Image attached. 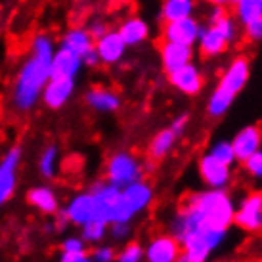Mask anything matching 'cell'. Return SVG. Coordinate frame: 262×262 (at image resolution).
<instances>
[{
    "mask_svg": "<svg viewBox=\"0 0 262 262\" xmlns=\"http://www.w3.org/2000/svg\"><path fill=\"white\" fill-rule=\"evenodd\" d=\"M233 214L235 201L226 189L191 193L170 220V233L180 243L176 262H209L228 239Z\"/></svg>",
    "mask_w": 262,
    "mask_h": 262,
    "instance_id": "6da1fadb",
    "label": "cell"
},
{
    "mask_svg": "<svg viewBox=\"0 0 262 262\" xmlns=\"http://www.w3.org/2000/svg\"><path fill=\"white\" fill-rule=\"evenodd\" d=\"M54 42L48 35H38L31 44V52L21 66L14 86V105L17 110H31L42 96L46 82L52 77Z\"/></svg>",
    "mask_w": 262,
    "mask_h": 262,
    "instance_id": "7a4b0ae2",
    "label": "cell"
},
{
    "mask_svg": "<svg viewBox=\"0 0 262 262\" xmlns=\"http://www.w3.org/2000/svg\"><path fill=\"white\" fill-rule=\"evenodd\" d=\"M153 201V188L144 180L121 188L115 201L111 222H132L138 214L146 211ZM110 222V224H111Z\"/></svg>",
    "mask_w": 262,
    "mask_h": 262,
    "instance_id": "3957f363",
    "label": "cell"
},
{
    "mask_svg": "<svg viewBox=\"0 0 262 262\" xmlns=\"http://www.w3.org/2000/svg\"><path fill=\"white\" fill-rule=\"evenodd\" d=\"M105 176H107L110 184L117 188H124L128 184L144 180V165L130 151H117L107 161Z\"/></svg>",
    "mask_w": 262,
    "mask_h": 262,
    "instance_id": "277c9868",
    "label": "cell"
},
{
    "mask_svg": "<svg viewBox=\"0 0 262 262\" xmlns=\"http://www.w3.org/2000/svg\"><path fill=\"white\" fill-rule=\"evenodd\" d=\"M249 79H251V59L245 54H239L224 67L216 86L233 98H237L239 92H243V88L247 86Z\"/></svg>",
    "mask_w": 262,
    "mask_h": 262,
    "instance_id": "5b68a950",
    "label": "cell"
},
{
    "mask_svg": "<svg viewBox=\"0 0 262 262\" xmlns=\"http://www.w3.org/2000/svg\"><path fill=\"white\" fill-rule=\"evenodd\" d=\"M233 224L249 233L262 232V191H253L235 205Z\"/></svg>",
    "mask_w": 262,
    "mask_h": 262,
    "instance_id": "8992f818",
    "label": "cell"
},
{
    "mask_svg": "<svg viewBox=\"0 0 262 262\" xmlns=\"http://www.w3.org/2000/svg\"><path fill=\"white\" fill-rule=\"evenodd\" d=\"M230 165L220 163L219 159H214L211 153L205 151L199 161H197V172L201 176V180L207 188L212 189H226L232 184L233 172Z\"/></svg>",
    "mask_w": 262,
    "mask_h": 262,
    "instance_id": "52a82bcc",
    "label": "cell"
},
{
    "mask_svg": "<svg viewBox=\"0 0 262 262\" xmlns=\"http://www.w3.org/2000/svg\"><path fill=\"white\" fill-rule=\"evenodd\" d=\"M199 29H201V21L195 15L174 19V21H165L161 25V40L184 44V46H195Z\"/></svg>",
    "mask_w": 262,
    "mask_h": 262,
    "instance_id": "ba28073f",
    "label": "cell"
},
{
    "mask_svg": "<svg viewBox=\"0 0 262 262\" xmlns=\"http://www.w3.org/2000/svg\"><path fill=\"white\" fill-rule=\"evenodd\" d=\"M167 77L170 86L184 96H197L205 86V73L195 61H189Z\"/></svg>",
    "mask_w": 262,
    "mask_h": 262,
    "instance_id": "9c48e42d",
    "label": "cell"
},
{
    "mask_svg": "<svg viewBox=\"0 0 262 262\" xmlns=\"http://www.w3.org/2000/svg\"><path fill=\"white\" fill-rule=\"evenodd\" d=\"M197 50L201 54V58L205 59H214L224 56L226 52L230 50V42L226 40V37L220 33L212 23H201L199 29V37H197Z\"/></svg>",
    "mask_w": 262,
    "mask_h": 262,
    "instance_id": "30bf717a",
    "label": "cell"
},
{
    "mask_svg": "<svg viewBox=\"0 0 262 262\" xmlns=\"http://www.w3.org/2000/svg\"><path fill=\"white\" fill-rule=\"evenodd\" d=\"M180 255V243L172 233L155 235L144 247V260L146 262H176Z\"/></svg>",
    "mask_w": 262,
    "mask_h": 262,
    "instance_id": "8fae6325",
    "label": "cell"
},
{
    "mask_svg": "<svg viewBox=\"0 0 262 262\" xmlns=\"http://www.w3.org/2000/svg\"><path fill=\"white\" fill-rule=\"evenodd\" d=\"M159 58H161V67H163V71H165L167 75H170V73H174L176 69L184 67L186 63L193 61V58H195V50H193V46H184V44L161 40Z\"/></svg>",
    "mask_w": 262,
    "mask_h": 262,
    "instance_id": "7c38bea8",
    "label": "cell"
},
{
    "mask_svg": "<svg viewBox=\"0 0 262 262\" xmlns=\"http://www.w3.org/2000/svg\"><path fill=\"white\" fill-rule=\"evenodd\" d=\"M126 44L121 38V35L117 31H105L102 37H98L94 40V50L98 54L100 63L105 66H115L126 54Z\"/></svg>",
    "mask_w": 262,
    "mask_h": 262,
    "instance_id": "4fadbf2b",
    "label": "cell"
},
{
    "mask_svg": "<svg viewBox=\"0 0 262 262\" xmlns=\"http://www.w3.org/2000/svg\"><path fill=\"white\" fill-rule=\"evenodd\" d=\"M230 142L235 153V161L243 163L249 155H253L256 149L262 147V128L258 124H247L235 132V136Z\"/></svg>",
    "mask_w": 262,
    "mask_h": 262,
    "instance_id": "5bb4252c",
    "label": "cell"
},
{
    "mask_svg": "<svg viewBox=\"0 0 262 262\" xmlns=\"http://www.w3.org/2000/svg\"><path fill=\"white\" fill-rule=\"evenodd\" d=\"M19 161H21V149L19 147L10 149L0 161V205L6 203L14 193Z\"/></svg>",
    "mask_w": 262,
    "mask_h": 262,
    "instance_id": "9a60e30c",
    "label": "cell"
},
{
    "mask_svg": "<svg viewBox=\"0 0 262 262\" xmlns=\"http://www.w3.org/2000/svg\"><path fill=\"white\" fill-rule=\"evenodd\" d=\"M75 92V79H66V77H50L42 90L44 103L52 110H59L61 105L69 102V98Z\"/></svg>",
    "mask_w": 262,
    "mask_h": 262,
    "instance_id": "2e32d148",
    "label": "cell"
},
{
    "mask_svg": "<svg viewBox=\"0 0 262 262\" xmlns=\"http://www.w3.org/2000/svg\"><path fill=\"white\" fill-rule=\"evenodd\" d=\"M82 58L73 50H69L66 46L59 44L58 48H54L52 56V77H66V79H75L79 71L82 69Z\"/></svg>",
    "mask_w": 262,
    "mask_h": 262,
    "instance_id": "e0dca14e",
    "label": "cell"
},
{
    "mask_svg": "<svg viewBox=\"0 0 262 262\" xmlns=\"http://www.w3.org/2000/svg\"><path fill=\"white\" fill-rule=\"evenodd\" d=\"M119 191L121 188H117L113 184L105 182V184H98L92 188V197H94V220H100V222H105L110 224L111 222V212H113V207H115V201L119 197Z\"/></svg>",
    "mask_w": 262,
    "mask_h": 262,
    "instance_id": "ac0fdd59",
    "label": "cell"
},
{
    "mask_svg": "<svg viewBox=\"0 0 262 262\" xmlns=\"http://www.w3.org/2000/svg\"><path fill=\"white\" fill-rule=\"evenodd\" d=\"M207 23H212L224 35L226 40L230 42V46H233V44L239 40L241 25L233 17V14H230L226 10V6H211V12L207 15Z\"/></svg>",
    "mask_w": 262,
    "mask_h": 262,
    "instance_id": "d6986e66",
    "label": "cell"
},
{
    "mask_svg": "<svg viewBox=\"0 0 262 262\" xmlns=\"http://www.w3.org/2000/svg\"><path fill=\"white\" fill-rule=\"evenodd\" d=\"M117 33L121 35V38L124 40V44L130 48V46H140V44H144L149 38V23L144 19V17H140V15H132V17H126L121 25H119V29Z\"/></svg>",
    "mask_w": 262,
    "mask_h": 262,
    "instance_id": "ffe728a7",
    "label": "cell"
},
{
    "mask_svg": "<svg viewBox=\"0 0 262 262\" xmlns=\"http://www.w3.org/2000/svg\"><path fill=\"white\" fill-rule=\"evenodd\" d=\"M94 197H92L90 191L73 197L66 207V219L69 222H73L75 226H84L86 222L94 220Z\"/></svg>",
    "mask_w": 262,
    "mask_h": 262,
    "instance_id": "44dd1931",
    "label": "cell"
},
{
    "mask_svg": "<svg viewBox=\"0 0 262 262\" xmlns=\"http://www.w3.org/2000/svg\"><path fill=\"white\" fill-rule=\"evenodd\" d=\"M84 100H86L88 107H92L98 113H113L121 107L119 94L110 88H92L86 92Z\"/></svg>",
    "mask_w": 262,
    "mask_h": 262,
    "instance_id": "7402d4cb",
    "label": "cell"
},
{
    "mask_svg": "<svg viewBox=\"0 0 262 262\" xmlns=\"http://www.w3.org/2000/svg\"><path fill=\"white\" fill-rule=\"evenodd\" d=\"M195 10L197 0H163L159 10L161 23L191 17V15H195Z\"/></svg>",
    "mask_w": 262,
    "mask_h": 262,
    "instance_id": "603a6c76",
    "label": "cell"
},
{
    "mask_svg": "<svg viewBox=\"0 0 262 262\" xmlns=\"http://www.w3.org/2000/svg\"><path fill=\"white\" fill-rule=\"evenodd\" d=\"M61 46H66L69 50H73L75 54H79L80 58L84 59L88 52L94 50V37L88 33V29H80V27H75V29H69L61 38ZM84 63V61H82Z\"/></svg>",
    "mask_w": 262,
    "mask_h": 262,
    "instance_id": "cb8c5ba5",
    "label": "cell"
},
{
    "mask_svg": "<svg viewBox=\"0 0 262 262\" xmlns=\"http://www.w3.org/2000/svg\"><path fill=\"white\" fill-rule=\"evenodd\" d=\"M178 134H174V132L170 130V128H163V130H159L155 136L151 138V142H149V147H147V153H149V157L155 161H161L165 159L168 153L174 149L176 142H178Z\"/></svg>",
    "mask_w": 262,
    "mask_h": 262,
    "instance_id": "d4e9b609",
    "label": "cell"
},
{
    "mask_svg": "<svg viewBox=\"0 0 262 262\" xmlns=\"http://www.w3.org/2000/svg\"><path fill=\"white\" fill-rule=\"evenodd\" d=\"M27 201H29L33 207H37L40 212H48V214H50V212L58 211L56 193H54L50 188H46V186H37V188L29 189Z\"/></svg>",
    "mask_w": 262,
    "mask_h": 262,
    "instance_id": "484cf974",
    "label": "cell"
},
{
    "mask_svg": "<svg viewBox=\"0 0 262 262\" xmlns=\"http://www.w3.org/2000/svg\"><path fill=\"white\" fill-rule=\"evenodd\" d=\"M233 102H235L233 96H230L224 90H220L219 86H214V90H212L209 100H207V115L211 117V119H220V117H224L230 111Z\"/></svg>",
    "mask_w": 262,
    "mask_h": 262,
    "instance_id": "4316f807",
    "label": "cell"
},
{
    "mask_svg": "<svg viewBox=\"0 0 262 262\" xmlns=\"http://www.w3.org/2000/svg\"><path fill=\"white\" fill-rule=\"evenodd\" d=\"M262 15V0H239L233 4V17L241 27Z\"/></svg>",
    "mask_w": 262,
    "mask_h": 262,
    "instance_id": "83f0119b",
    "label": "cell"
},
{
    "mask_svg": "<svg viewBox=\"0 0 262 262\" xmlns=\"http://www.w3.org/2000/svg\"><path fill=\"white\" fill-rule=\"evenodd\" d=\"M207 153H211L214 159H219L220 163H224V165H230L233 167L237 161H235V153H233V147H232V142L230 140H216V142H212L211 147L207 149Z\"/></svg>",
    "mask_w": 262,
    "mask_h": 262,
    "instance_id": "f1b7e54d",
    "label": "cell"
},
{
    "mask_svg": "<svg viewBox=\"0 0 262 262\" xmlns=\"http://www.w3.org/2000/svg\"><path fill=\"white\" fill-rule=\"evenodd\" d=\"M107 226L110 224L100 222V220H90L84 226H80L82 228V235L80 237L86 241V243H100L107 235Z\"/></svg>",
    "mask_w": 262,
    "mask_h": 262,
    "instance_id": "f546056e",
    "label": "cell"
},
{
    "mask_svg": "<svg viewBox=\"0 0 262 262\" xmlns=\"http://www.w3.org/2000/svg\"><path fill=\"white\" fill-rule=\"evenodd\" d=\"M38 167H40V174L44 178H52V176L56 174V167H58V149L56 147H46L40 155V163H38Z\"/></svg>",
    "mask_w": 262,
    "mask_h": 262,
    "instance_id": "4dcf8cb0",
    "label": "cell"
},
{
    "mask_svg": "<svg viewBox=\"0 0 262 262\" xmlns=\"http://www.w3.org/2000/svg\"><path fill=\"white\" fill-rule=\"evenodd\" d=\"M144 260V247L136 243V241H130L126 243L119 255L115 256V262H142Z\"/></svg>",
    "mask_w": 262,
    "mask_h": 262,
    "instance_id": "1f68e13d",
    "label": "cell"
},
{
    "mask_svg": "<svg viewBox=\"0 0 262 262\" xmlns=\"http://www.w3.org/2000/svg\"><path fill=\"white\" fill-rule=\"evenodd\" d=\"M241 165H243V170H245L253 180L262 182V147L256 149L253 155H249Z\"/></svg>",
    "mask_w": 262,
    "mask_h": 262,
    "instance_id": "d6a6232c",
    "label": "cell"
},
{
    "mask_svg": "<svg viewBox=\"0 0 262 262\" xmlns=\"http://www.w3.org/2000/svg\"><path fill=\"white\" fill-rule=\"evenodd\" d=\"M243 37L253 44L262 42V15L243 25Z\"/></svg>",
    "mask_w": 262,
    "mask_h": 262,
    "instance_id": "836d02e7",
    "label": "cell"
},
{
    "mask_svg": "<svg viewBox=\"0 0 262 262\" xmlns=\"http://www.w3.org/2000/svg\"><path fill=\"white\" fill-rule=\"evenodd\" d=\"M110 235L113 241H126L130 237V222H111Z\"/></svg>",
    "mask_w": 262,
    "mask_h": 262,
    "instance_id": "e575fe53",
    "label": "cell"
},
{
    "mask_svg": "<svg viewBox=\"0 0 262 262\" xmlns=\"http://www.w3.org/2000/svg\"><path fill=\"white\" fill-rule=\"evenodd\" d=\"M92 260L94 262H115V249L111 245H98V247L92 251Z\"/></svg>",
    "mask_w": 262,
    "mask_h": 262,
    "instance_id": "d590c367",
    "label": "cell"
},
{
    "mask_svg": "<svg viewBox=\"0 0 262 262\" xmlns=\"http://www.w3.org/2000/svg\"><path fill=\"white\" fill-rule=\"evenodd\" d=\"M86 251V241L82 237H69L63 241V253H84Z\"/></svg>",
    "mask_w": 262,
    "mask_h": 262,
    "instance_id": "8d00e7d4",
    "label": "cell"
},
{
    "mask_svg": "<svg viewBox=\"0 0 262 262\" xmlns=\"http://www.w3.org/2000/svg\"><path fill=\"white\" fill-rule=\"evenodd\" d=\"M189 123V117L186 115V113H182V115L174 117V121L168 124V128L174 132V134H178V136H182L184 130H186V126H188Z\"/></svg>",
    "mask_w": 262,
    "mask_h": 262,
    "instance_id": "74e56055",
    "label": "cell"
},
{
    "mask_svg": "<svg viewBox=\"0 0 262 262\" xmlns=\"http://www.w3.org/2000/svg\"><path fill=\"white\" fill-rule=\"evenodd\" d=\"M59 262H94V260H92V256H88L86 251H84V253H63V256H61Z\"/></svg>",
    "mask_w": 262,
    "mask_h": 262,
    "instance_id": "f35d334b",
    "label": "cell"
},
{
    "mask_svg": "<svg viewBox=\"0 0 262 262\" xmlns=\"http://www.w3.org/2000/svg\"><path fill=\"white\" fill-rule=\"evenodd\" d=\"M105 31H110V29H107V25H105L103 21H94L92 25H90V27H88V33L94 37V40L98 37H102Z\"/></svg>",
    "mask_w": 262,
    "mask_h": 262,
    "instance_id": "ab89813d",
    "label": "cell"
},
{
    "mask_svg": "<svg viewBox=\"0 0 262 262\" xmlns=\"http://www.w3.org/2000/svg\"><path fill=\"white\" fill-rule=\"evenodd\" d=\"M205 2H209L211 6H226L224 0H205Z\"/></svg>",
    "mask_w": 262,
    "mask_h": 262,
    "instance_id": "60d3db41",
    "label": "cell"
},
{
    "mask_svg": "<svg viewBox=\"0 0 262 262\" xmlns=\"http://www.w3.org/2000/svg\"><path fill=\"white\" fill-rule=\"evenodd\" d=\"M224 2H226V6H233V4H237L239 0H224Z\"/></svg>",
    "mask_w": 262,
    "mask_h": 262,
    "instance_id": "b9f144b4",
    "label": "cell"
},
{
    "mask_svg": "<svg viewBox=\"0 0 262 262\" xmlns=\"http://www.w3.org/2000/svg\"><path fill=\"white\" fill-rule=\"evenodd\" d=\"M226 262H239V260H226Z\"/></svg>",
    "mask_w": 262,
    "mask_h": 262,
    "instance_id": "7bdbcfd3",
    "label": "cell"
}]
</instances>
